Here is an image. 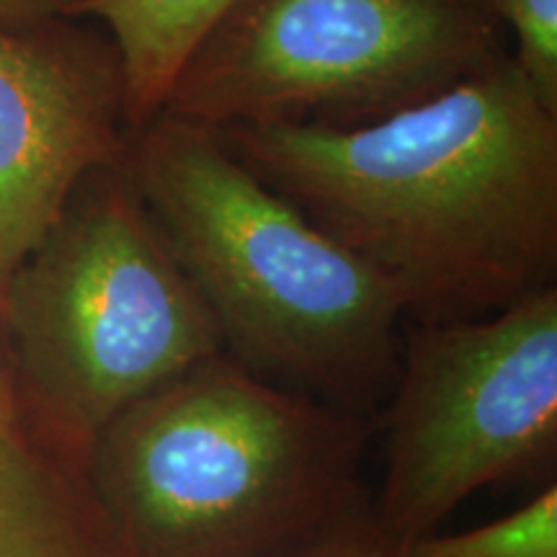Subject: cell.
<instances>
[{
    "label": "cell",
    "instance_id": "2",
    "mask_svg": "<svg viewBox=\"0 0 557 557\" xmlns=\"http://www.w3.org/2000/svg\"><path fill=\"white\" fill-rule=\"evenodd\" d=\"M124 165L235 364L364 421L382 413L406 329L385 276L212 129L160 111L129 132Z\"/></svg>",
    "mask_w": 557,
    "mask_h": 557
},
{
    "label": "cell",
    "instance_id": "5",
    "mask_svg": "<svg viewBox=\"0 0 557 557\" xmlns=\"http://www.w3.org/2000/svg\"><path fill=\"white\" fill-rule=\"evenodd\" d=\"M506 52V29L478 0H235L160 111L207 129L361 127Z\"/></svg>",
    "mask_w": 557,
    "mask_h": 557
},
{
    "label": "cell",
    "instance_id": "7",
    "mask_svg": "<svg viewBox=\"0 0 557 557\" xmlns=\"http://www.w3.org/2000/svg\"><path fill=\"white\" fill-rule=\"evenodd\" d=\"M127 139L114 41L65 16L0 24V295L81 178L124 158Z\"/></svg>",
    "mask_w": 557,
    "mask_h": 557
},
{
    "label": "cell",
    "instance_id": "3",
    "mask_svg": "<svg viewBox=\"0 0 557 557\" xmlns=\"http://www.w3.org/2000/svg\"><path fill=\"white\" fill-rule=\"evenodd\" d=\"M369 423L222 351L109 423L83 472L122 557H289L372 508Z\"/></svg>",
    "mask_w": 557,
    "mask_h": 557
},
{
    "label": "cell",
    "instance_id": "14",
    "mask_svg": "<svg viewBox=\"0 0 557 557\" xmlns=\"http://www.w3.org/2000/svg\"><path fill=\"white\" fill-rule=\"evenodd\" d=\"M0 421L3 423H18V403H16V389H13L11 377V364H9V351H5V338L3 329H0Z\"/></svg>",
    "mask_w": 557,
    "mask_h": 557
},
{
    "label": "cell",
    "instance_id": "12",
    "mask_svg": "<svg viewBox=\"0 0 557 557\" xmlns=\"http://www.w3.org/2000/svg\"><path fill=\"white\" fill-rule=\"evenodd\" d=\"M289 557H406V547L382 532L374 511L369 508L367 513L348 521L329 537Z\"/></svg>",
    "mask_w": 557,
    "mask_h": 557
},
{
    "label": "cell",
    "instance_id": "13",
    "mask_svg": "<svg viewBox=\"0 0 557 557\" xmlns=\"http://www.w3.org/2000/svg\"><path fill=\"white\" fill-rule=\"evenodd\" d=\"M70 0H0V24L34 26L65 16Z\"/></svg>",
    "mask_w": 557,
    "mask_h": 557
},
{
    "label": "cell",
    "instance_id": "9",
    "mask_svg": "<svg viewBox=\"0 0 557 557\" xmlns=\"http://www.w3.org/2000/svg\"><path fill=\"white\" fill-rule=\"evenodd\" d=\"M235 0H70L65 18H99L122 58L129 132L160 114L176 73Z\"/></svg>",
    "mask_w": 557,
    "mask_h": 557
},
{
    "label": "cell",
    "instance_id": "1",
    "mask_svg": "<svg viewBox=\"0 0 557 557\" xmlns=\"http://www.w3.org/2000/svg\"><path fill=\"white\" fill-rule=\"evenodd\" d=\"M220 143L393 284L410 323L483 318L553 284L557 111L508 50L361 127H225Z\"/></svg>",
    "mask_w": 557,
    "mask_h": 557
},
{
    "label": "cell",
    "instance_id": "4",
    "mask_svg": "<svg viewBox=\"0 0 557 557\" xmlns=\"http://www.w3.org/2000/svg\"><path fill=\"white\" fill-rule=\"evenodd\" d=\"M0 329L21 423L81 468L124 410L222 354L124 158L81 178L13 271Z\"/></svg>",
    "mask_w": 557,
    "mask_h": 557
},
{
    "label": "cell",
    "instance_id": "11",
    "mask_svg": "<svg viewBox=\"0 0 557 557\" xmlns=\"http://www.w3.org/2000/svg\"><path fill=\"white\" fill-rule=\"evenodd\" d=\"M513 34V58L557 111V0H478Z\"/></svg>",
    "mask_w": 557,
    "mask_h": 557
},
{
    "label": "cell",
    "instance_id": "10",
    "mask_svg": "<svg viewBox=\"0 0 557 557\" xmlns=\"http://www.w3.org/2000/svg\"><path fill=\"white\" fill-rule=\"evenodd\" d=\"M406 557H557V487L491 524L410 542Z\"/></svg>",
    "mask_w": 557,
    "mask_h": 557
},
{
    "label": "cell",
    "instance_id": "6",
    "mask_svg": "<svg viewBox=\"0 0 557 557\" xmlns=\"http://www.w3.org/2000/svg\"><path fill=\"white\" fill-rule=\"evenodd\" d=\"M385 413L374 519L398 545L436 534L480 487L557 451V289L483 318L410 323Z\"/></svg>",
    "mask_w": 557,
    "mask_h": 557
},
{
    "label": "cell",
    "instance_id": "8",
    "mask_svg": "<svg viewBox=\"0 0 557 557\" xmlns=\"http://www.w3.org/2000/svg\"><path fill=\"white\" fill-rule=\"evenodd\" d=\"M0 557H122L78 462L0 421Z\"/></svg>",
    "mask_w": 557,
    "mask_h": 557
}]
</instances>
